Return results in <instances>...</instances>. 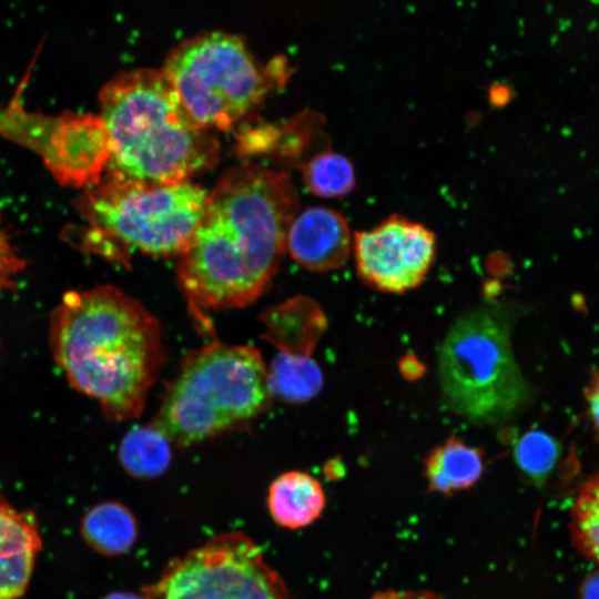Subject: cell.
<instances>
[{
  "label": "cell",
  "mask_w": 599,
  "mask_h": 599,
  "mask_svg": "<svg viewBox=\"0 0 599 599\" xmlns=\"http://www.w3.org/2000/svg\"><path fill=\"white\" fill-rule=\"evenodd\" d=\"M271 396L287 404H304L323 387V374L311 356L277 353L267 366Z\"/></svg>",
  "instance_id": "obj_17"
},
{
  "label": "cell",
  "mask_w": 599,
  "mask_h": 599,
  "mask_svg": "<svg viewBox=\"0 0 599 599\" xmlns=\"http://www.w3.org/2000/svg\"><path fill=\"white\" fill-rule=\"evenodd\" d=\"M24 261L18 255L0 219V294L14 287Z\"/></svg>",
  "instance_id": "obj_22"
},
{
  "label": "cell",
  "mask_w": 599,
  "mask_h": 599,
  "mask_svg": "<svg viewBox=\"0 0 599 599\" xmlns=\"http://www.w3.org/2000/svg\"><path fill=\"white\" fill-rule=\"evenodd\" d=\"M163 73L192 118L207 130H229L266 95L274 73L242 40L214 32L173 50Z\"/></svg>",
  "instance_id": "obj_7"
},
{
  "label": "cell",
  "mask_w": 599,
  "mask_h": 599,
  "mask_svg": "<svg viewBox=\"0 0 599 599\" xmlns=\"http://www.w3.org/2000/svg\"><path fill=\"white\" fill-rule=\"evenodd\" d=\"M99 100L109 139V177L176 184L217 162V140L192 118L163 71L119 74Z\"/></svg>",
  "instance_id": "obj_3"
},
{
  "label": "cell",
  "mask_w": 599,
  "mask_h": 599,
  "mask_svg": "<svg viewBox=\"0 0 599 599\" xmlns=\"http://www.w3.org/2000/svg\"><path fill=\"white\" fill-rule=\"evenodd\" d=\"M582 599H599V571L591 575L583 583Z\"/></svg>",
  "instance_id": "obj_25"
},
{
  "label": "cell",
  "mask_w": 599,
  "mask_h": 599,
  "mask_svg": "<svg viewBox=\"0 0 599 599\" xmlns=\"http://www.w3.org/2000/svg\"><path fill=\"white\" fill-rule=\"evenodd\" d=\"M50 345L70 384L115 422L135 418L164 359L159 321L123 291L67 293L50 322Z\"/></svg>",
  "instance_id": "obj_2"
},
{
  "label": "cell",
  "mask_w": 599,
  "mask_h": 599,
  "mask_svg": "<svg viewBox=\"0 0 599 599\" xmlns=\"http://www.w3.org/2000/svg\"><path fill=\"white\" fill-rule=\"evenodd\" d=\"M368 599H445V598L428 590L386 589V590L376 591Z\"/></svg>",
  "instance_id": "obj_24"
},
{
  "label": "cell",
  "mask_w": 599,
  "mask_h": 599,
  "mask_svg": "<svg viewBox=\"0 0 599 599\" xmlns=\"http://www.w3.org/2000/svg\"><path fill=\"white\" fill-rule=\"evenodd\" d=\"M270 398L267 366L258 349L214 342L185 357L154 425L187 447L251 420Z\"/></svg>",
  "instance_id": "obj_6"
},
{
  "label": "cell",
  "mask_w": 599,
  "mask_h": 599,
  "mask_svg": "<svg viewBox=\"0 0 599 599\" xmlns=\"http://www.w3.org/2000/svg\"><path fill=\"white\" fill-rule=\"evenodd\" d=\"M570 536L579 552L599 565V470L586 480L575 499Z\"/></svg>",
  "instance_id": "obj_18"
},
{
  "label": "cell",
  "mask_w": 599,
  "mask_h": 599,
  "mask_svg": "<svg viewBox=\"0 0 599 599\" xmlns=\"http://www.w3.org/2000/svg\"><path fill=\"white\" fill-rule=\"evenodd\" d=\"M286 248L304 268L327 272L347 263L353 240L343 215L328 207L314 206L293 219Z\"/></svg>",
  "instance_id": "obj_10"
},
{
  "label": "cell",
  "mask_w": 599,
  "mask_h": 599,
  "mask_svg": "<svg viewBox=\"0 0 599 599\" xmlns=\"http://www.w3.org/2000/svg\"><path fill=\"white\" fill-rule=\"evenodd\" d=\"M297 195L287 174L256 164L227 171L176 267L194 308L247 306L270 286L286 250Z\"/></svg>",
  "instance_id": "obj_1"
},
{
  "label": "cell",
  "mask_w": 599,
  "mask_h": 599,
  "mask_svg": "<svg viewBox=\"0 0 599 599\" xmlns=\"http://www.w3.org/2000/svg\"><path fill=\"white\" fill-rule=\"evenodd\" d=\"M587 412L591 422L592 430L599 439V370H596L585 388Z\"/></svg>",
  "instance_id": "obj_23"
},
{
  "label": "cell",
  "mask_w": 599,
  "mask_h": 599,
  "mask_svg": "<svg viewBox=\"0 0 599 599\" xmlns=\"http://www.w3.org/2000/svg\"><path fill=\"white\" fill-rule=\"evenodd\" d=\"M102 599H144L141 595H136L130 591H112L105 595Z\"/></svg>",
  "instance_id": "obj_26"
},
{
  "label": "cell",
  "mask_w": 599,
  "mask_h": 599,
  "mask_svg": "<svg viewBox=\"0 0 599 599\" xmlns=\"http://www.w3.org/2000/svg\"><path fill=\"white\" fill-rule=\"evenodd\" d=\"M50 132L49 116L24 111L19 106L0 108V136L38 152Z\"/></svg>",
  "instance_id": "obj_21"
},
{
  "label": "cell",
  "mask_w": 599,
  "mask_h": 599,
  "mask_svg": "<svg viewBox=\"0 0 599 599\" xmlns=\"http://www.w3.org/2000/svg\"><path fill=\"white\" fill-rule=\"evenodd\" d=\"M171 440L154 424L135 426L122 438L119 459L124 470L139 479L163 475L172 459Z\"/></svg>",
  "instance_id": "obj_16"
},
{
  "label": "cell",
  "mask_w": 599,
  "mask_h": 599,
  "mask_svg": "<svg viewBox=\"0 0 599 599\" xmlns=\"http://www.w3.org/2000/svg\"><path fill=\"white\" fill-rule=\"evenodd\" d=\"M81 535L98 554L116 557L133 548L139 538V524L129 507L108 500L97 504L83 516Z\"/></svg>",
  "instance_id": "obj_15"
},
{
  "label": "cell",
  "mask_w": 599,
  "mask_h": 599,
  "mask_svg": "<svg viewBox=\"0 0 599 599\" xmlns=\"http://www.w3.org/2000/svg\"><path fill=\"white\" fill-rule=\"evenodd\" d=\"M40 548L33 512L18 510L0 496V599L26 592Z\"/></svg>",
  "instance_id": "obj_11"
},
{
  "label": "cell",
  "mask_w": 599,
  "mask_h": 599,
  "mask_svg": "<svg viewBox=\"0 0 599 599\" xmlns=\"http://www.w3.org/2000/svg\"><path fill=\"white\" fill-rule=\"evenodd\" d=\"M266 504L277 526L296 530L321 518L326 507V496L315 477L305 471L290 470L271 483Z\"/></svg>",
  "instance_id": "obj_13"
},
{
  "label": "cell",
  "mask_w": 599,
  "mask_h": 599,
  "mask_svg": "<svg viewBox=\"0 0 599 599\" xmlns=\"http://www.w3.org/2000/svg\"><path fill=\"white\" fill-rule=\"evenodd\" d=\"M207 194L190 182L152 184L108 176L79 200L88 226L84 246L121 263L131 251L181 255L202 220Z\"/></svg>",
  "instance_id": "obj_5"
},
{
  "label": "cell",
  "mask_w": 599,
  "mask_h": 599,
  "mask_svg": "<svg viewBox=\"0 0 599 599\" xmlns=\"http://www.w3.org/2000/svg\"><path fill=\"white\" fill-rule=\"evenodd\" d=\"M303 177L309 191L324 197L345 196L356 183L352 162L328 150L315 154L304 164Z\"/></svg>",
  "instance_id": "obj_19"
},
{
  "label": "cell",
  "mask_w": 599,
  "mask_h": 599,
  "mask_svg": "<svg viewBox=\"0 0 599 599\" xmlns=\"http://www.w3.org/2000/svg\"><path fill=\"white\" fill-rule=\"evenodd\" d=\"M427 491L450 496L474 487L485 471L484 450L450 435L424 463Z\"/></svg>",
  "instance_id": "obj_14"
},
{
  "label": "cell",
  "mask_w": 599,
  "mask_h": 599,
  "mask_svg": "<svg viewBox=\"0 0 599 599\" xmlns=\"http://www.w3.org/2000/svg\"><path fill=\"white\" fill-rule=\"evenodd\" d=\"M359 278L369 287L404 293L420 285L436 255V236L420 223L394 214L353 238Z\"/></svg>",
  "instance_id": "obj_9"
},
{
  "label": "cell",
  "mask_w": 599,
  "mask_h": 599,
  "mask_svg": "<svg viewBox=\"0 0 599 599\" xmlns=\"http://www.w3.org/2000/svg\"><path fill=\"white\" fill-rule=\"evenodd\" d=\"M260 319L262 337L281 354L311 356L327 319L319 305L307 296H295L265 309Z\"/></svg>",
  "instance_id": "obj_12"
},
{
  "label": "cell",
  "mask_w": 599,
  "mask_h": 599,
  "mask_svg": "<svg viewBox=\"0 0 599 599\" xmlns=\"http://www.w3.org/2000/svg\"><path fill=\"white\" fill-rule=\"evenodd\" d=\"M560 455L556 438L540 429H529L514 446L519 469L535 484H542L555 468Z\"/></svg>",
  "instance_id": "obj_20"
},
{
  "label": "cell",
  "mask_w": 599,
  "mask_h": 599,
  "mask_svg": "<svg viewBox=\"0 0 599 599\" xmlns=\"http://www.w3.org/2000/svg\"><path fill=\"white\" fill-rule=\"evenodd\" d=\"M141 593L144 599H293L260 545L238 530L171 559Z\"/></svg>",
  "instance_id": "obj_8"
},
{
  "label": "cell",
  "mask_w": 599,
  "mask_h": 599,
  "mask_svg": "<svg viewBox=\"0 0 599 599\" xmlns=\"http://www.w3.org/2000/svg\"><path fill=\"white\" fill-rule=\"evenodd\" d=\"M511 322L500 306H478L458 316L437 356L446 406L468 423L494 426L521 413L531 389L515 358Z\"/></svg>",
  "instance_id": "obj_4"
}]
</instances>
